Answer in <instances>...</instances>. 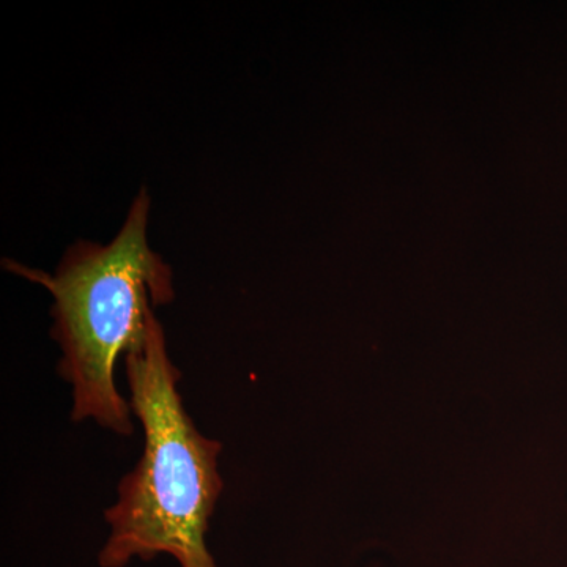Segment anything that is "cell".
I'll return each instance as SVG.
<instances>
[{
  "instance_id": "6da1fadb",
  "label": "cell",
  "mask_w": 567,
  "mask_h": 567,
  "mask_svg": "<svg viewBox=\"0 0 567 567\" xmlns=\"http://www.w3.org/2000/svg\"><path fill=\"white\" fill-rule=\"evenodd\" d=\"M130 406L144 429V451L118 484L106 511L111 533L100 566L125 567L169 555L178 567H218L205 536L223 492L218 456L223 445L194 425L178 393L182 374L159 320H148L144 342L125 354Z\"/></svg>"
},
{
  "instance_id": "7a4b0ae2",
  "label": "cell",
  "mask_w": 567,
  "mask_h": 567,
  "mask_svg": "<svg viewBox=\"0 0 567 567\" xmlns=\"http://www.w3.org/2000/svg\"><path fill=\"white\" fill-rule=\"evenodd\" d=\"M148 213L144 186L111 244L71 246L55 274L3 262L52 295L51 334L62 349L59 374L71 386L73 421L122 436L134 432L133 412L115 385V364L144 342L155 308L175 297L173 270L148 245Z\"/></svg>"
}]
</instances>
